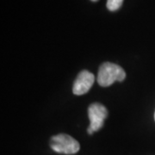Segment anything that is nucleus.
Returning <instances> with one entry per match:
<instances>
[{
    "instance_id": "39448f33",
    "label": "nucleus",
    "mask_w": 155,
    "mask_h": 155,
    "mask_svg": "<svg viewBox=\"0 0 155 155\" xmlns=\"http://www.w3.org/2000/svg\"><path fill=\"white\" fill-rule=\"evenodd\" d=\"M123 0H107L106 6L110 11H116L121 8Z\"/></svg>"
},
{
    "instance_id": "20e7f679",
    "label": "nucleus",
    "mask_w": 155,
    "mask_h": 155,
    "mask_svg": "<svg viewBox=\"0 0 155 155\" xmlns=\"http://www.w3.org/2000/svg\"><path fill=\"white\" fill-rule=\"evenodd\" d=\"M95 80L94 75L87 70H84L78 74V77L73 84L72 92L75 95H84L87 93Z\"/></svg>"
},
{
    "instance_id": "423d86ee",
    "label": "nucleus",
    "mask_w": 155,
    "mask_h": 155,
    "mask_svg": "<svg viewBox=\"0 0 155 155\" xmlns=\"http://www.w3.org/2000/svg\"><path fill=\"white\" fill-rule=\"evenodd\" d=\"M91 1H93V2H97V0H91Z\"/></svg>"
},
{
    "instance_id": "0eeeda50",
    "label": "nucleus",
    "mask_w": 155,
    "mask_h": 155,
    "mask_svg": "<svg viewBox=\"0 0 155 155\" xmlns=\"http://www.w3.org/2000/svg\"><path fill=\"white\" fill-rule=\"evenodd\" d=\"M154 120H155V113H154Z\"/></svg>"
},
{
    "instance_id": "7ed1b4c3",
    "label": "nucleus",
    "mask_w": 155,
    "mask_h": 155,
    "mask_svg": "<svg viewBox=\"0 0 155 155\" xmlns=\"http://www.w3.org/2000/svg\"><path fill=\"white\" fill-rule=\"evenodd\" d=\"M88 116L90 119L89 127L93 132H96L103 127L104 120L108 116V110L102 104L94 103L89 106Z\"/></svg>"
},
{
    "instance_id": "f257e3e1",
    "label": "nucleus",
    "mask_w": 155,
    "mask_h": 155,
    "mask_svg": "<svg viewBox=\"0 0 155 155\" xmlns=\"http://www.w3.org/2000/svg\"><path fill=\"white\" fill-rule=\"evenodd\" d=\"M125 78L126 72L122 67L114 63L104 62L99 67L97 73V83L103 87H107L116 81L122 82Z\"/></svg>"
},
{
    "instance_id": "f03ea898",
    "label": "nucleus",
    "mask_w": 155,
    "mask_h": 155,
    "mask_svg": "<svg viewBox=\"0 0 155 155\" xmlns=\"http://www.w3.org/2000/svg\"><path fill=\"white\" fill-rule=\"evenodd\" d=\"M50 147L56 153L64 154H75L80 149V145L77 140L66 134L51 137Z\"/></svg>"
}]
</instances>
